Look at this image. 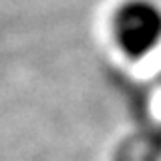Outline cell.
<instances>
[{
  "label": "cell",
  "mask_w": 161,
  "mask_h": 161,
  "mask_svg": "<svg viewBox=\"0 0 161 161\" xmlns=\"http://www.w3.org/2000/svg\"><path fill=\"white\" fill-rule=\"evenodd\" d=\"M113 36L129 58H143L161 44V6L153 0H127L113 18Z\"/></svg>",
  "instance_id": "obj_1"
}]
</instances>
